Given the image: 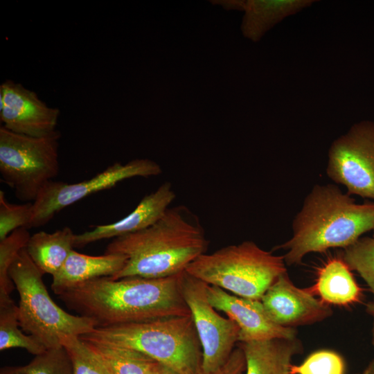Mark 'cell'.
I'll return each mask as SVG.
<instances>
[{
  "mask_svg": "<svg viewBox=\"0 0 374 374\" xmlns=\"http://www.w3.org/2000/svg\"><path fill=\"white\" fill-rule=\"evenodd\" d=\"M350 271L342 259H331L319 269L316 283L308 289L329 305H353L360 301L362 292Z\"/></svg>",
  "mask_w": 374,
  "mask_h": 374,
  "instance_id": "cell-18",
  "label": "cell"
},
{
  "mask_svg": "<svg viewBox=\"0 0 374 374\" xmlns=\"http://www.w3.org/2000/svg\"><path fill=\"white\" fill-rule=\"evenodd\" d=\"M260 301L270 318L285 328L311 325L332 315L329 305L316 299L308 288L297 287L287 271L268 288Z\"/></svg>",
  "mask_w": 374,
  "mask_h": 374,
  "instance_id": "cell-12",
  "label": "cell"
},
{
  "mask_svg": "<svg viewBox=\"0 0 374 374\" xmlns=\"http://www.w3.org/2000/svg\"><path fill=\"white\" fill-rule=\"evenodd\" d=\"M171 183L166 181L146 195L125 217L111 224L96 225L90 231L75 234L74 247H82L101 240L116 238L144 229L158 221L175 200Z\"/></svg>",
  "mask_w": 374,
  "mask_h": 374,
  "instance_id": "cell-14",
  "label": "cell"
},
{
  "mask_svg": "<svg viewBox=\"0 0 374 374\" xmlns=\"http://www.w3.org/2000/svg\"><path fill=\"white\" fill-rule=\"evenodd\" d=\"M60 110L48 106L37 93L19 83L0 85V119L7 130L19 134L44 137L56 132Z\"/></svg>",
  "mask_w": 374,
  "mask_h": 374,
  "instance_id": "cell-11",
  "label": "cell"
},
{
  "mask_svg": "<svg viewBox=\"0 0 374 374\" xmlns=\"http://www.w3.org/2000/svg\"><path fill=\"white\" fill-rule=\"evenodd\" d=\"M182 273L157 278L101 277L73 285L58 296L69 308L93 319L97 327L188 316Z\"/></svg>",
  "mask_w": 374,
  "mask_h": 374,
  "instance_id": "cell-1",
  "label": "cell"
},
{
  "mask_svg": "<svg viewBox=\"0 0 374 374\" xmlns=\"http://www.w3.org/2000/svg\"><path fill=\"white\" fill-rule=\"evenodd\" d=\"M60 132L44 137L12 132L0 127L1 180L17 199L33 202L60 170Z\"/></svg>",
  "mask_w": 374,
  "mask_h": 374,
  "instance_id": "cell-7",
  "label": "cell"
},
{
  "mask_svg": "<svg viewBox=\"0 0 374 374\" xmlns=\"http://www.w3.org/2000/svg\"><path fill=\"white\" fill-rule=\"evenodd\" d=\"M148 374H179L167 366L157 362Z\"/></svg>",
  "mask_w": 374,
  "mask_h": 374,
  "instance_id": "cell-29",
  "label": "cell"
},
{
  "mask_svg": "<svg viewBox=\"0 0 374 374\" xmlns=\"http://www.w3.org/2000/svg\"><path fill=\"white\" fill-rule=\"evenodd\" d=\"M127 258L118 253L89 256L71 251L66 261L53 275L51 289L59 295L66 289L101 277H112L125 266Z\"/></svg>",
  "mask_w": 374,
  "mask_h": 374,
  "instance_id": "cell-16",
  "label": "cell"
},
{
  "mask_svg": "<svg viewBox=\"0 0 374 374\" xmlns=\"http://www.w3.org/2000/svg\"><path fill=\"white\" fill-rule=\"evenodd\" d=\"M33 214V202H8L0 190V240L21 228L29 229Z\"/></svg>",
  "mask_w": 374,
  "mask_h": 374,
  "instance_id": "cell-27",
  "label": "cell"
},
{
  "mask_svg": "<svg viewBox=\"0 0 374 374\" xmlns=\"http://www.w3.org/2000/svg\"><path fill=\"white\" fill-rule=\"evenodd\" d=\"M75 235L69 226L53 233L39 231L30 235L26 249L40 271L53 276L73 249Z\"/></svg>",
  "mask_w": 374,
  "mask_h": 374,
  "instance_id": "cell-19",
  "label": "cell"
},
{
  "mask_svg": "<svg viewBox=\"0 0 374 374\" xmlns=\"http://www.w3.org/2000/svg\"><path fill=\"white\" fill-rule=\"evenodd\" d=\"M43 275L26 248L10 267L9 276L19 296V323L24 331L48 350L61 346L64 337H80L98 326L93 319L73 315L59 307L51 298Z\"/></svg>",
  "mask_w": 374,
  "mask_h": 374,
  "instance_id": "cell-6",
  "label": "cell"
},
{
  "mask_svg": "<svg viewBox=\"0 0 374 374\" xmlns=\"http://www.w3.org/2000/svg\"><path fill=\"white\" fill-rule=\"evenodd\" d=\"M159 164L149 159H135L126 163L116 162L93 177L73 184L52 180L33 202L30 228L47 224L60 211L94 193L109 189L125 179L158 176Z\"/></svg>",
  "mask_w": 374,
  "mask_h": 374,
  "instance_id": "cell-8",
  "label": "cell"
},
{
  "mask_svg": "<svg viewBox=\"0 0 374 374\" xmlns=\"http://www.w3.org/2000/svg\"><path fill=\"white\" fill-rule=\"evenodd\" d=\"M345 362L340 355L320 350L308 355L299 365H293L292 374H344Z\"/></svg>",
  "mask_w": 374,
  "mask_h": 374,
  "instance_id": "cell-26",
  "label": "cell"
},
{
  "mask_svg": "<svg viewBox=\"0 0 374 374\" xmlns=\"http://www.w3.org/2000/svg\"><path fill=\"white\" fill-rule=\"evenodd\" d=\"M365 311L372 318L371 344L374 347V300L366 304Z\"/></svg>",
  "mask_w": 374,
  "mask_h": 374,
  "instance_id": "cell-30",
  "label": "cell"
},
{
  "mask_svg": "<svg viewBox=\"0 0 374 374\" xmlns=\"http://www.w3.org/2000/svg\"><path fill=\"white\" fill-rule=\"evenodd\" d=\"M246 359L245 374H292L293 357L302 353L297 338L240 343Z\"/></svg>",
  "mask_w": 374,
  "mask_h": 374,
  "instance_id": "cell-17",
  "label": "cell"
},
{
  "mask_svg": "<svg viewBox=\"0 0 374 374\" xmlns=\"http://www.w3.org/2000/svg\"><path fill=\"white\" fill-rule=\"evenodd\" d=\"M327 174L348 195L374 199V122L353 125L332 143Z\"/></svg>",
  "mask_w": 374,
  "mask_h": 374,
  "instance_id": "cell-10",
  "label": "cell"
},
{
  "mask_svg": "<svg viewBox=\"0 0 374 374\" xmlns=\"http://www.w3.org/2000/svg\"><path fill=\"white\" fill-rule=\"evenodd\" d=\"M208 245L197 216L180 205L169 207L148 227L114 238L105 253L122 254L127 258L123 268L112 279L157 278L182 273L206 253Z\"/></svg>",
  "mask_w": 374,
  "mask_h": 374,
  "instance_id": "cell-2",
  "label": "cell"
},
{
  "mask_svg": "<svg viewBox=\"0 0 374 374\" xmlns=\"http://www.w3.org/2000/svg\"><path fill=\"white\" fill-rule=\"evenodd\" d=\"M191 276L242 298L260 300L268 288L286 272L283 256L252 241L203 253L185 270Z\"/></svg>",
  "mask_w": 374,
  "mask_h": 374,
  "instance_id": "cell-5",
  "label": "cell"
},
{
  "mask_svg": "<svg viewBox=\"0 0 374 374\" xmlns=\"http://www.w3.org/2000/svg\"><path fill=\"white\" fill-rule=\"evenodd\" d=\"M356 374H374V359L369 362L362 373Z\"/></svg>",
  "mask_w": 374,
  "mask_h": 374,
  "instance_id": "cell-31",
  "label": "cell"
},
{
  "mask_svg": "<svg viewBox=\"0 0 374 374\" xmlns=\"http://www.w3.org/2000/svg\"><path fill=\"white\" fill-rule=\"evenodd\" d=\"M342 260L350 270L360 275L374 297V238H360L350 246L344 248Z\"/></svg>",
  "mask_w": 374,
  "mask_h": 374,
  "instance_id": "cell-24",
  "label": "cell"
},
{
  "mask_svg": "<svg viewBox=\"0 0 374 374\" xmlns=\"http://www.w3.org/2000/svg\"><path fill=\"white\" fill-rule=\"evenodd\" d=\"M292 238L281 245L289 266L312 252L346 248L374 228V203L356 204L333 185L316 186L294 220Z\"/></svg>",
  "mask_w": 374,
  "mask_h": 374,
  "instance_id": "cell-3",
  "label": "cell"
},
{
  "mask_svg": "<svg viewBox=\"0 0 374 374\" xmlns=\"http://www.w3.org/2000/svg\"><path fill=\"white\" fill-rule=\"evenodd\" d=\"M19 308L10 296H0V350L21 348L38 355L46 348L30 335L19 328Z\"/></svg>",
  "mask_w": 374,
  "mask_h": 374,
  "instance_id": "cell-20",
  "label": "cell"
},
{
  "mask_svg": "<svg viewBox=\"0 0 374 374\" xmlns=\"http://www.w3.org/2000/svg\"><path fill=\"white\" fill-rule=\"evenodd\" d=\"M30 237L28 229L21 228L0 240V296H10L15 287L9 269L19 252L26 247Z\"/></svg>",
  "mask_w": 374,
  "mask_h": 374,
  "instance_id": "cell-25",
  "label": "cell"
},
{
  "mask_svg": "<svg viewBox=\"0 0 374 374\" xmlns=\"http://www.w3.org/2000/svg\"><path fill=\"white\" fill-rule=\"evenodd\" d=\"M72 364L73 374H111L101 357L78 336L61 339Z\"/></svg>",
  "mask_w": 374,
  "mask_h": 374,
  "instance_id": "cell-23",
  "label": "cell"
},
{
  "mask_svg": "<svg viewBox=\"0 0 374 374\" xmlns=\"http://www.w3.org/2000/svg\"><path fill=\"white\" fill-rule=\"evenodd\" d=\"M207 285L186 271L181 274L182 294L202 347L199 371L204 374L214 372L225 364L239 342L240 332L233 320L220 315L211 305L207 297Z\"/></svg>",
  "mask_w": 374,
  "mask_h": 374,
  "instance_id": "cell-9",
  "label": "cell"
},
{
  "mask_svg": "<svg viewBox=\"0 0 374 374\" xmlns=\"http://www.w3.org/2000/svg\"><path fill=\"white\" fill-rule=\"evenodd\" d=\"M373 231H374V228H373ZM373 238H374V233H373Z\"/></svg>",
  "mask_w": 374,
  "mask_h": 374,
  "instance_id": "cell-32",
  "label": "cell"
},
{
  "mask_svg": "<svg viewBox=\"0 0 374 374\" xmlns=\"http://www.w3.org/2000/svg\"><path fill=\"white\" fill-rule=\"evenodd\" d=\"M82 339L139 351L179 374H197L202 351L191 315L96 327Z\"/></svg>",
  "mask_w": 374,
  "mask_h": 374,
  "instance_id": "cell-4",
  "label": "cell"
},
{
  "mask_svg": "<svg viewBox=\"0 0 374 374\" xmlns=\"http://www.w3.org/2000/svg\"><path fill=\"white\" fill-rule=\"evenodd\" d=\"M206 293L211 305L239 327V343L297 337L296 328L280 326L270 318L260 300L238 296L210 285Z\"/></svg>",
  "mask_w": 374,
  "mask_h": 374,
  "instance_id": "cell-13",
  "label": "cell"
},
{
  "mask_svg": "<svg viewBox=\"0 0 374 374\" xmlns=\"http://www.w3.org/2000/svg\"><path fill=\"white\" fill-rule=\"evenodd\" d=\"M85 341L101 357L111 374H148L158 362L131 348Z\"/></svg>",
  "mask_w": 374,
  "mask_h": 374,
  "instance_id": "cell-21",
  "label": "cell"
},
{
  "mask_svg": "<svg viewBox=\"0 0 374 374\" xmlns=\"http://www.w3.org/2000/svg\"><path fill=\"white\" fill-rule=\"evenodd\" d=\"M0 374H73V370L69 355L61 346L36 355L26 365L3 367Z\"/></svg>",
  "mask_w": 374,
  "mask_h": 374,
  "instance_id": "cell-22",
  "label": "cell"
},
{
  "mask_svg": "<svg viewBox=\"0 0 374 374\" xmlns=\"http://www.w3.org/2000/svg\"><path fill=\"white\" fill-rule=\"evenodd\" d=\"M246 359L242 348H234L228 360L220 368L208 374H245ZM197 374H204L199 371Z\"/></svg>",
  "mask_w": 374,
  "mask_h": 374,
  "instance_id": "cell-28",
  "label": "cell"
},
{
  "mask_svg": "<svg viewBox=\"0 0 374 374\" xmlns=\"http://www.w3.org/2000/svg\"><path fill=\"white\" fill-rule=\"evenodd\" d=\"M310 0H248L219 1L226 9L244 12L241 30L244 37L258 42L285 17L310 6Z\"/></svg>",
  "mask_w": 374,
  "mask_h": 374,
  "instance_id": "cell-15",
  "label": "cell"
}]
</instances>
